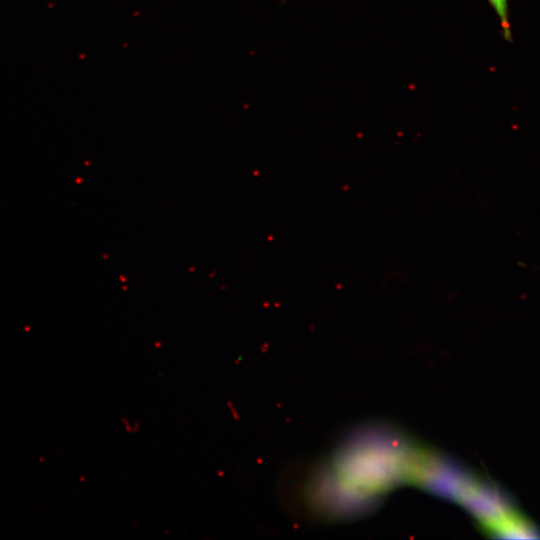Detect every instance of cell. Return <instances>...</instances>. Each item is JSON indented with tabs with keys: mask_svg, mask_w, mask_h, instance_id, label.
<instances>
[{
	"mask_svg": "<svg viewBox=\"0 0 540 540\" xmlns=\"http://www.w3.org/2000/svg\"><path fill=\"white\" fill-rule=\"evenodd\" d=\"M285 1H287V0H281V2H285Z\"/></svg>",
	"mask_w": 540,
	"mask_h": 540,
	"instance_id": "7a4b0ae2",
	"label": "cell"
},
{
	"mask_svg": "<svg viewBox=\"0 0 540 540\" xmlns=\"http://www.w3.org/2000/svg\"><path fill=\"white\" fill-rule=\"evenodd\" d=\"M495 11L502 30L504 39L508 42L512 41L511 24L509 20L508 0H486Z\"/></svg>",
	"mask_w": 540,
	"mask_h": 540,
	"instance_id": "6da1fadb",
	"label": "cell"
}]
</instances>
